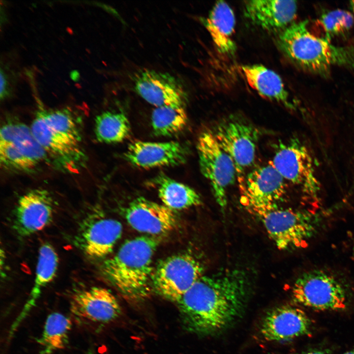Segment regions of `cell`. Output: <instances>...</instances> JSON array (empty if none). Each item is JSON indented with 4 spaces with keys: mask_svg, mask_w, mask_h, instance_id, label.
I'll return each mask as SVG.
<instances>
[{
    "mask_svg": "<svg viewBox=\"0 0 354 354\" xmlns=\"http://www.w3.org/2000/svg\"><path fill=\"white\" fill-rule=\"evenodd\" d=\"M253 279L248 270L239 267L204 274L176 302L185 328L207 335L231 325L242 314Z\"/></svg>",
    "mask_w": 354,
    "mask_h": 354,
    "instance_id": "1",
    "label": "cell"
},
{
    "mask_svg": "<svg viewBox=\"0 0 354 354\" xmlns=\"http://www.w3.org/2000/svg\"><path fill=\"white\" fill-rule=\"evenodd\" d=\"M78 118L67 108L40 110L30 128L48 158L59 170L77 173L87 164Z\"/></svg>",
    "mask_w": 354,
    "mask_h": 354,
    "instance_id": "2",
    "label": "cell"
},
{
    "mask_svg": "<svg viewBox=\"0 0 354 354\" xmlns=\"http://www.w3.org/2000/svg\"><path fill=\"white\" fill-rule=\"evenodd\" d=\"M160 240L153 236L127 240L113 256L103 263V276L126 299L140 301L149 295L152 258Z\"/></svg>",
    "mask_w": 354,
    "mask_h": 354,
    "instance_id": "3",
    "label": "cell"
},
{
    "mask_svg": "<svg viewBox=\"0 0 354 354\" xmlns=\"http://www.w3.org/2000/svg\"><path fill=\"white\" fill-rule=\"evenodd\" d=\"M307 21L293 22L280 32L277 43L292 62L309 72L326 76L333 65L354 67V53L313 34Z\"/></svg>",
    "mask_w": 354,
    "mask_h": 354,
    "instance_id": "4",
    "label": "cell"
},
{
    "mask_svg": "<svg viewBox=\"0 0 354 354\" xmlns=\"http://www.w3.org/2000/svg\"><path fill=\"white\" fill-rule=\"evenodd\" d=\"M269 237L281 250L302 246L312 239L323 224L319 213L277 207L256 213Z\"/></svg>",
    "mask_w": 354,
    "mask_h": 354,
    "instance_id": "5",
    "label": "cell"
},
{
    "mask_svg": "<svg viewBox=\"0 0 354 354\" xmlns=\"http://www.w3.org/2000/svg\"><path fill=\"white\" fill-rule=\"evenodd\" d=\"M30 127L19 121L4 122L0 131V162L4 169L31 172L48 159Z\"/></svg>",
    "mask_w": 354,
    "mask_h": 354,
    "instance_id": "6",
    "label": "cell"
},
{
    "mask_svg": "<svg viewBox=\"0 0 354 354\" xmlns=\"http://www.w3.org/2000/svg\"><path fill=\"white\" fill-rule=\"evenodd\" d=\"M197 149L201 172L208 181L217 204L224 210L227 205L228 190L237 178L234 161L211 130L200 134Z\"/></svg>",
    "mask_w": 354,
    "mask_h": 354,
    "instance_id": "7",
    "label": "cell"
},
{
    "mask_svg": "<svg viewBox=\"0 0 354 354\" xmlns=\"http://www.w3.org/2000/svg\"><path fill=\"white\" fill-rule=\"evenodd\" d=\"M211 131L234 161L237 179L242 190L246 172L255 158L259 131L243 118L236 116L221 120Z\"/></svg>",
    "mask_w": 354,
    "mask_h": 354,
    "instance_id": "8",
    "label": "cell"
},
{
    "mask_svg": "<svg viewBox=\"0 0 354 354\" xmlns=\"http://www.w3.org/2000/svg\"><path fill=\"white\" fill-rule=\"evenodd\" d=\"M291 295L295 303L316 310H342L347 304L343 285L333 275L320 269L301 274L292 286Z\"/></svg>",
    "mask_w": 354,
    "mask_h": 354,
    "instance_id": "9",
    "label": "cell"
},
{
    "mask_svg": "<svg viewBox=\"0 0 354 354\" xmlns=\"http://www.w3.org/2000/svg\"><path fill=\"white\" fill-rule=\"evenodd\" d=\"M204 272L203 265L193 255H172L161 260L153 268L152 288L166 299L176 302Z\"/></svg>",
    "mask_w": 354,
    "mask_h": 354,
    "instance_id": "10",
    "label": "cell"
},
{
    "mask_svg": "<svg viewBox=\"0 0 354 354\" xmlns=\"http://www.w3.org/2000/svg\"><path fill=\"white\" fill-rule=\"evenodd\" d=\"M283 178L299 186L307 198L315 200L320 185L314 163L306 147L297 139L280 143L270 162Z\"/></svg>",
    "mask_w": 354,
    "mask_h": 354,
    "instance_id": "11",
    "label": "cell"
},
{
    "mask_svg": "<svg viewBox=\"0 0 354 354\" xmlns=\"http://www.w3.org/2000/svg\"><path fill=\"white\" fill-rule=\"evenodd\" d=\"M69 308L72 316L81 324L109 323L121 313L115 296L107 289L91 287L78 290L71 295Z\"/></svg>",
    "mask_w": 354,
    "mask_h": 354,
    "instance_id": "12",
    "label": "cell"
},
{
    "mask_svg": "<svg viewBox=\"0 0 354 354\" xmlns=\"http://www.w3.org/2000/svg\"><path fill=\"white\" fill-rule=\"evenodd\" d=\"M285 179L270 162L246 174L242 190L255 214L277 207L286 192Z\"/></svg>",
    "mask_w": 354,
    "mask_h": 354,
    "instance_id": "13",
    "label": "cell"
},
{
    "mask_svg": "<svg viewBox=\"0 0 354 354\" xmlns=\"http://www.w3.org/2000/svg\"><path fill=\"white\" fill-rule=\"evenodd\" d=\"M134 83L137 93L155 107H185L187 95L183 86L168 73L144 69L135 74Z\"/></svg>",
    "mask_w": 354,
    "mask_h": 354,
    "instance_id": "14",
    "label": "cell"
},
{
    "mask_svg": "<svg viewBox=\"0 0 354 354\" xmlns=\"http://www.w3.org/2000/svg\"><path fill=\"white\" fill-rule=\"evenodd\" d=\"M122 233V226L117 220L93 215L82 224L75 244L87 256L101 258L112 251Z\"/></svg>",
    "mask_w": 354,
    "mask_h": 354,
    "instance_id": "15",
    "label": "cell"
},
{
    "mask_svg": "<svg viewBox=\"0 0 354 354\" xmlns=\"http://www.w3.org/2000/svg\"><path fill=\"white\" fill-rule=\"evenodd\" d=\"M54 211L53 199L48 191L40 188L32 189L18 200L13 228L20 236H30L51 223Z\"/></svg>",
    "mask_w": 354,
    "mask_h": 354,
    "instance_id": "16",
    "label": "cell"
},
{
    "mask_svg": "<svg viewBox=\"0 0 354 354\" xmlns=\"http://www.w3.org/2000/svg\"><path fill=\"white\" fill-rule=\"evenodd\" d=\"M312 322L301 308L283 305L268 311L262 319L260 332L267 341L292 340L311 333Z\"/></svg>",
    "mask_w": 354,
    "mask_h": 354,
    "instance_id": "17",
    "label": "cell"
},
{
    "mask_svg": "<svg viewBox=\"0 0 354 354\" xmlns=\"http://www.w3.org/2000/svg\"><path fill=\"white\" fill-rule=\"evenodd\" d=\"M187 155L186 148L178 142L138 140L129 145L123 157L135 167L150 169L182 164L186 161Z\"/></svg>",
    "mask_w": 354,
    "mask_h": 354,
    "instance_id": "18",
    "label": "cell"
},
{
    "mask_svg": "<svg viewBox=\"0 0 354 354\" xmlns=\"http://www.w3.org/2000/svg\"><path fill=\"white\" fill-rule=\"evenodd\" d=\"M125 216L133 229L153 236L171 231L177 222L173 210L142 197L130 202Z\"/></svg>",
    "mask_w": 354,
    "mask_h": 354,
    "instance_id": "19",
    "label": "cell"
},
{
    "mask_svg": "<svg viewBox=\"0 0 354 354\" xmlns=\"http://www.w3.org/2000/svg\"><path fill=\"white\" fill-rule=\"evenodd\" d=\"M297 8L295 0H252L245 2L244 12L256 26L280 32L294 22Z\"/></svg>",
    "mask_w": 354,
    "mask_h": 354,
    "instance_id": "20",
    "label": "cell"
},
{
    "mask_svg": "<svg viewBox=\"0 0 354 354\" xmlns=\"http://www.w3.org/2000/svg\"><path fill=\"white\" fill-rule=\"evenodd\" d=\"M241 70L249 85L260 95L295 109L281 78L275 72L261 64L243 65Z\"/></svg>",
    "mask_w": 354,
    "mask_h": 354,
    "instance_id": "21",
    "label": "cell"
},
{
    "mask_svg": "<svg viewBox=\"0 0 354 354\" xmlns=\"http://www.w3.org/2000/svg\"><path fill=\"white\" fill-rule=\"evenodd\" d=\"M235 25V15L230 5L224 1H217L205 20V26L221 54L232 56L236 53L233 38Z\"/></svg>",
    "mask_w": 354,
    "mask_h": 354,
    "instance_id": "22",
    "label": "cell"
},
{
    "mask_svg": "<svg viewBox=\"0 0 354 354\" xmlns=\"http://www.w3.org/2000/svg\"><path fill=\"white\" fill-rule=\"evenodd\" d=\"M154 182L163 204L171 210H182L202 204L199 194L192 187L161 174Z\"/></svg>",
    "mask_w": 354,
    "mask_h": 354,
    "instance_id": "23",
    "label": "cell"
},
{
    "mask_svg": "<svg viewBox=\"0 0 354 354\" xmlns=\"http://www.w3.org/2000/svg\"><path fill=\"white\" fill-rule=\"evenodd\" d=\"M58 266L59 257L54 247L49 242L42 244L38 251L34 284L24 310L16 323L35 305L42 289L56 276Z\"/></svg>",
    "mask_w": 354,
    "mask_h": 354,
    "instance_id": "24",
    "label": "cell"
},
{
    "mask_svg": "<svg viewBox=\"0 0 354 354\" xmlns=\"http://www.w3.org/2000/svg\"><path fill=\"white\" fill-rule=\"evenodd\" d=\"M71 326L70 319L66 316L58 312L50 314L37 340L41 349L40 354H53L64 349L68 343Z\"/></svg>",
    "mask_w": 354,
    "mask_h": 354,
    "instance_id": "25",
    "label": "cell"
},
{
    "mask_svg": "<svg viewBox=\"0 0 354 354\" xmlns=\"http://www.w3.org/2000/svg\"><path fill=\"white\" fill-rule=\"evenodd\" d=\"M130 132L129 120L122 112L106 111L95 118L94 134L99 142L120 143L127 138Z\"/></svg>",
    "mask_w": 354,
    "mask_h": 354,
    "instance_id": "26",
    "label": "cell"
},
{
    "mask_svg": "<svg viewBox=\"0 0 354 354\" xmlns=\"http://www.w3.org/2000/svg\"><path fill=\"white\" fill-rule=\"evenodd\" d=\"M187 122V116L183 107H155L151 113V126L157 136H171L178 134L185 128Z\"/></svg>",
    "mask_w": 354,
    "mask_h": 354,
    "instance_id": "27",
    "label": "cell"
},
{
    "mask_svg": "<svg viewBox=\"0 0 354 354\" xmlns=\"http://www.w3.org/2000/svg\"><path fill=\"white\" fill-rule=\"evenodd\" d=\"M325 39L330 41L335 36L349 31L354 24L353 14L348 11L335 9L324 13L318 20Z\"/></svg>",
    "mask_w": 354,
    "mask_h": 354,
    "instance_id": "28",
    "label": "cell"
},
{
    "mask_svg": "<svg viewBox=\"0 0 354 354\" xmlns=\"http://www.w3.org/2000/svg\"><path fill=\"white\" fill-rule=\"evenodd\" d=\"M0 98L1 99L5 98L9 94L8 83L6 75L3 70H0Z\"/></svg>",
    "mask_w": 354,
    "mask_h": 354,
    "instance_id": "29",
    "label": "cell"
},
{
    "mask_svg": "<svg viewBox=\"0 0 354 354\" xmlns=\"http://www.w3.org/2000/svg\"><path fill=\"white\" fill-rule=\"evenodd\" d=\"M300 354H331L329 351L323 349H315L303 352Z\"/></svg>",
    "mask_w": 354,
    "mask_h": 354,
    "instance_id": "30",
    "label": "cell"
},
{
    "mask_svg": "<svg viewBox=\"0 0 354 354\" xmlns=\"http://www.w3.org/2000/svg\"><path fill=\"white\" fill-rule=\"evenodd\" d=\"M350 5L351 7V8L352 9V11L353 12V16L354 18V0H352L350 1Z\"/></svg>",
    "mask_w": 354,
    "mask_h": 354,
    "instance_id": "31",
    "label": "cell"
},
{
    "mask_svg": "<svg viewBox=\"0 0 354 354\" xmlns=\"http://www.w3.org/2000/svg\"><path fill=\"white\" fill-rule=\"evenodd\" d=\"M84 354H96L93 351L89 349Z\"/></svg>",
    "mask_w": 354,
    "mask_h": 354,
    "instance_id": "32",
    "label": "cell"
},
{
    "mask_svg": "<svg viewBox=\"0 0 354 354\" xmlns=\"http://www.w3.org/2000/svg\"><path fill=\"white\" fill-rule=\"evenodd\" d=\"M342 354H354V349L347 351Z\"/></svg>",
    "mask_w": 354,
    "mask_h": 354,
    "instance_id": "33",
    "label": "cell"
}]
</instances>
